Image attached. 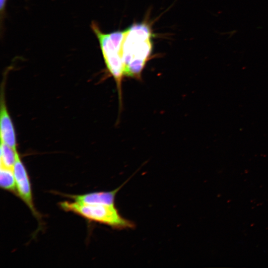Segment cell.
Segmentation results:
<instances>
[{"label": "cell", "mask_w": 268, "mask_h": 268, "mask_svg": "<svg viewBox=\"0 0 268 268\" xmlns=\"http://www.w3.org/2000/svg\"><path fill=\"white\" fill-rule=\"evenodd\" d=\"M91 27L99 42L107 68L116 82L121 102L122 82L125 75L122 50L125 30L106 33L94 21L92 22Z\"/></svg>", "instance_id": "obj_2"}, {"label": "cell", "mask_w": 268, "mask_h": 268, "mask_svg": "<svg viewBox=\"0 0 268 268\" xmlns=\"http://www.w3.org/2000/svg\"><path fill=\"white\" fill-rule=\"evenodd\" d=\"M17 152V150H15L9 146L0 142V166L13 169Z\"/></svg>", "instance_id": "obj_8"}, {"label": "cell", "mask_w": 268, "mask_h": 268, "mask_svg": "<svg viewBox=\"0 0 268 268\" xmlns=\"http://www.w3.org/2000/svg\"><path fill=\"white\" fill-rule=\"evenodd\" d=\"M60 207L64 211L75 213L88 220L109 225L116 229L133 228L132 221L123 218L114 205L85 204L73 201H63Z\"/></svg>", "instance_id": "obj_3"}, {"label": "cell", "mask_w": 268, "mask_h": 268, "mask_svg": "<svg viewBox=\"0 0 268 268\" xmlns=\"http://www.w3.org/2000/svg\"><path fill=\"white\" fill-rule=\"evenodd\" d=\"M17 195L30 209L33 215L39 220L41 216L33 203L31 183L26 169L17 152L13 166Z\"/></svg>", "instance_id": "obj_4"}, {"label": "cell", "mask_w": 268, "mask_h": 268, "mask_svg": "<svg viewBox=\"0 0 268 268\" xmlns=\"http://www.w3.org/2000/svg\"><path fill=\"white\" fill-rule=\"evenodd\" d=\"M152 33L144 22L135 23L125 30L122 45L125 75L139 78L152 49Z\"/></svg>", "instance_id": "obj_1"}, {"label": "cell", "mask_w": 268, "mask_h": 268, "mask_svg": "<svg viewBox=\"0 0 268 268\" xmlns=\"http://www.w3.org/2000/svg\"><path fill=\"white\" fill-rule=\"evenodd\" d=\"M110 192H93L83 195H63L73 201L85 204H115V196L119 190L123 186Z\"/></svg>", "instance_id": "obj_6"}, {"label": "cell", "mask_w": 268, "mask_h": 268, "mask_svg": "<svg viewBox=\"0 0 268 268\" xmlns=\"http://www.w3.org/2000/svg\"><path fill=\"white\" fill-rule=\"evenodd\" d=\"M7 0H0V11L1 18H2V15L4 13L6 3Z\"/></svg>", "instance_id": "obj_9"}, {"label": "cell", "mask_w": 268, "mask_h": 268, "mask_svg": "<svg viewBox=\"0 0 268 268\" xmlns=\"http://www.w3.org/2000/svg\"><path fill=\"white\" fill-rule=\"evenodd\" d=\"M0 185L2 189L17 195L13 169L0 167Z\"/></svg>", "instance_id": "obj_7"}, {"label": "cell", "mask_w": 268, "mask_h": 268, "mask_svg": "<svg viewBox=\"0 0 268 268\" xmlns=\"http://www.w3.org/2000/svg\"><path fill=\"white\" fill-rule=\"evenodd\" d=\"M1 94L0 111V142L3 143L14 150L16 149V139L12 120L7 111L4 93Z\"/></svg>", "instance_id": "obj_5"}]
</instances>
